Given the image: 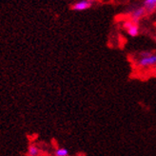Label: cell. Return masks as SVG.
Instances as JSON below:
<instances>
[{
  "label": "cell",
  "instance_id": "cell-7",
  "mask_svg": "<svg viewBox=\"0 0 156 156\" xmlns=\"http://www.w3.org/2000/svg\"><path fill=\"white\" fill-rule=\"evenodd\" d=\"M69 154V150L67 149H64V147H60V149H57L54 151V155L55 156H68Z\"/></svg>",
  "mask_w": 156,
  "mask_h": 156
},
{
  "label": "cell",
  "instance_id": "cell-4",
  "mask_svg": "<svg viewBox=\"0 0 156 156\" xmlns=\"http://www.w3.org/2000/svg\"><path fill=\"white\" fill-rule=\"evenodd\" d=\"M146 13V9L144 7H139L137 8V9H135L133 12H132L131 13V19L134 20V21H137L139 20L140 18H141L143 15L145 14Z\"/></svg>",
  "mask_w": 156,
  "mask_h": 156
},
{
  "label": "cell",
  "instance_id": "cell-6",
  "mask_svg": "<svg viewBox=\"0 0 156 156\" xmlns=\"http://www.w3.org/2000/svg\"><path fill=\"white\" fill-rule=\"evenodd\" d=\"M40 154V150L34 145H30L28 150V155L29 156H38Z\"/></svg>",
  "mask_w": 156,
  "mask_h": 156
},
{
  "label": "cell",
  "instance_id": "cell-3",
  "mask_svg": "<svg viewBox=\"0 0 156 156\" xmlns=\"http://www.w3.org/2000/svg\"><path fill=\"white\" fill-rule=\"evenodd\" d=\"M124 27L127 29L128 31V34L131 36H136L138 35V32H139V29H138V26L136 24L132 22H126L124 24Z\"/></svg>",
  "mask_w": 156,
  "mask_h": 156
},
{
  "label": "cell",
  "instance_id": "cell-2",
  "mask_svg": "<svg viewBox=\"0 0 156 156\" xmlns=\"http://www.w3.org/2000/svg\"><path fill=\"white\" fill-rule=\"evenodd\" d=\"M91 6H92V0H80V1H78L73 5L72 10L82 12L90 9Z\"/></svg>",
  "mask_w": 156,
  "mask_h": 156
},
{
  "label": "cell",
  "instance_id": "cell-5",
  "mask_svg": "<svg viewBox=\"0 0 156 156\" xmlns=\"http://www.w3.org/2000/svg\"><path fill=\"white\" fill-rule=\"evenodd\" d=\"M144 8L147 12H152L156 8V0H145Z\"/></svg>",
  "mask_w": 156,
  "mask_h": 156
},
{
  "label": "cell",
  "instance_id": "cell-1",
  "mask_svg": "<svg viewBox=\"0 0 156 156\" xmlns=\"http://www.w3.org/2000/svg\"><path fill=\"white\" fill-rule=\"evenodd\" d=\"M137 64L139 66H142V67L156 65V55L151 54V55H150V56L141 57L138 59Z\"/></svg>",
  "mask_w": 156,
  "mask_h": 156
},
{
  "label": "cell",
  "instance_id": "cell-8",
  "mask_svg": "<svg viewBox=\"0 0 156 156\" xmlns=\"http://www.w3.org/2000/svg\"><path fill=\"white\" fill-rule=\"evenodd\" d=\"M139 55H140V57H146V56H150V55H151V53L149 51H144V52H141Z\"/></svg>",
  "mask_w": 156,
  "mask_h": 156
}]
</instances>
